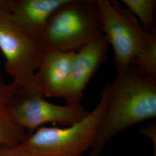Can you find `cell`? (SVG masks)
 Here are the masks:
<instances>
[{"label": "cell", "mask_w": 156, "mask_h": 156, "mask_svg": "<svg viewBox=\"0 0 156 156\" xmlns=\"http://www.w3.org/2000/svg\"><path fill=\"white\" fill-rule=\"evenodd\" d=\"M156 116V77L133 66L117 70L89 156H100L109 141L124 130Z\"/></svg>", "instance_id": "1"}, {"label": "cell", "mask_w": 156, "mask_h": 156, "mask_svg": "<svg viewBox=\"0 0 156 156\" xmlns=\"http://www.w3.org/2000/svg\"><path fill=\"white\" fill-rule=\"evenodd\" d=\"M110 84H106L97 106L82 120L66 127H41L20 144L27 156H82L94 143L104 116Z\"/></svg>", "instance_id": "2"}, {"label": "cell", "mask_w": 156, "mask_h": 156, "mask_svg": "<svg viewBox=\"0 0 156 156\" xmlns=\"http://www.w3.org/2000/svg\"><path fill=\"white\" fill-rule=\"evenodd\" d=\"M104 36L96 0H68L50 17L41 50L76 51Z\"/></svg>", "instance_id": "3"}, {"label": "cell", "mask_w": 156, "mask_h": 156, "mask_svg": "<svg viewBox=\"0 0 156 156\" xmlns=\"http://www.w3.org/2000/svg\"><path fill=\"white\" fill-rule=\"evenodd\" d=\"M12 1L0 0V50L5 58L4 68L20 90L41 94L35 84V73L42 50L15 21Z\"/></svg>", "instance_id": "4"}, {"label": "cell", "mask_w": 156, "mask_h": 156, "mask_svg": "<svg viewBox=\"0 0 156 156\" xmlns=\"http://www.w3.org/2000/svg\"><path fill=\"white\" fill-rule=\"evenodd\" d=\"M103 33L111 45L119 69L131 66L134 60L156 42V34L146 32L137 19L116 0H96Z\"/></svg>", "instance_id": "5"}, {"label": "cell", "mask_w": 156, "mask_h": 156, "mask_svg": "<svg viewBox=\"0 0 156 156\" xmlns=\"http://www.w3.org/2000/svg\"><path fill=\"white\" fill-rule=\"evenodd\" d=\"M6 108L14 122L31 133L47 123H57L61 127L70 126L90 112L82 105H56L45 100L43 95L20 90Z\"/></svg>", "instance_id": "6"}, {"label": "cell", "mask_w": 156, "mask_h": 156, "mask_svg": "<svg viewBox=\"0 0 156 156\" xmlns=\"http://www.w3.org/2000/svg\"><path fill=\"white\" fill-rule=\"evenodd\" d=\"M109 46L104 35L75 51L63 98L67 105H81L84 90L101 64L106 60Z\"/></svg>", "instance_id": "7"}, {"label": "cell", "mask_w": 156, "mask_h": 156, "mask_svg": "<svg viewBox=\"0 0 156 156\" xmlns=\"http://www.w3.org/2000/svg\"><path fill=\"white\" fill-rule=\"evenodd\" d=\"M75 51L42 50L35 73L37 88L47 97L63 99Z\"/></svg>", "instance_id": "8"}, {"label": "cell", "mask_w": 156, "mask_h": 156, "mask_svg": "<svg viewBox=\"0 0 156 156\" xmlns=\"http://www.w3.org/2000/svg\"><path fill=\"white\" fill-rule=\"evenodd\" d=\"M67 1L13 0L12 16L17 24L39 45L50 17Z\"/></svg>", "instance_id": "9"}, {"label": "cell", "mask_w": 156, "mask_h": 156, "mask_svg": "<svg viewBox=\"0 0 156 156\" xmlns=\"http://www.w3.org/2000/svg\"><path fill=\"white\" fill-rule=\"evenodd\" d=\"M122 2L123 5L137 19L146 32L156 34L154 14L156 0H122Z\"/></svg>", "instance_id": "10"}, {"label": "cell", "mask_w": 156, "mask_h": 156, "mask_svg": "<svg viewBox=\"0 0 156 156\" xmlns=\"http://www.w3.org/2000/svg\"><path fill=\"white\" fill-rule=\"evenodd\" d=\"M26 135V129L14 122L6 106L0 108V149L20 144Z\"/></svg>", "instance_id": "11"}, {"label": "cell", "mask_w": 156, "mask_h": 156, "mask_svg": "<svg viewBox=\"0 0 156 156\" xmlns=\"http://www.w3.org/2000/svg\"><path fill=\"white\" fill-rule=\"evenodd\" d=\"M19 90L16 84L13 82L6 83L0 76V108L6 106Z\"/></svg>", "instance_id": "12"}, {"label": "cell", "mask_w": 156, "mask_h": 156, "mask_svg": "<svg viewBox=\"0 0 156 156\" xmlns=\"http://www.w3.org/2000/svg\"><path fill=\"white\" fill-rule=\"evenodd\" d=\"M0 156H27L21 148L20 144L14 147L0 149Z\"/></svg>", "instance_id": "13"}]
</instances>
